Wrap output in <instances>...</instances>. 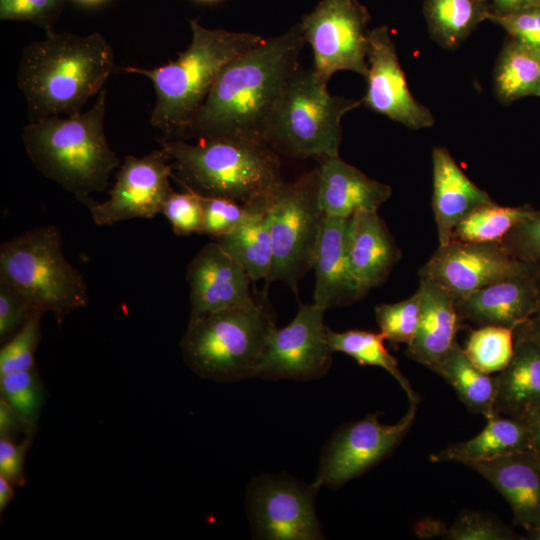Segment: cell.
Masks as SVG:
<instances>
[{
  "instance_id": "4dcf8cb0",
  "label": "cell",
  "mask_w": 540,
  "mask_h": 540,
  "mask_svg": "<svg viewBox=\"0 0 540 540\" xmlns=\"http://www.w3.org/2000/svg\"><path fill=\"white\" fill-rule=\"evenodd\" d=\"M327 340L333 352L344 353L361 366H377L386 370L402 387L410 404L419 402L420 398L401 372L398 360L385 347L386 339L381 332L358 329L336 332L327 327Z\"/></svg>"
},
{
  "instance_id": "3957f363",
  "label": "cell",
  "mask_w": 540,
  "mask_h": 540,
  "mask_svg": "<svg viewBox=\"0 0 540 540\" xmlns=\"http://www.w3.org/2000/svg\"><path fill=\"white\" fill-rule=\"evenodd\" d=\"M114 52L99 32H53L26 45L20 54L17 85L29 122L81 112L103 89L114 69Z\"/></svg>"
},
{
  "instance_id": "5b68a950",
  "label": "cell",
  "mask_w": 540,
  "mask_h": 540,
  "mask_svg": "<svg viewBox=\"0 0 540 540\" xmlns=\"http://www.w3.org/2000/svg\"><path fill=\"white\" fill-rule=\"evenodd\" d=\"M106 97L103 88L87 111L42 118L22 130V141L34 166L81 202L104 191L120 166L105 134Z\"/></svg>"
},
{
  "instance_id": "4316f807",
  "label": "cell",
  "mask_w": 540,
  "mask_h": 540,
  "mask_svg": "<svg viewBox=\"0 0 540 540\" xmlns=\"http://www.w3.org/2000/svg\"><path fill=\"white\" fill-rule=\"evenodd\" d=\"M435 373L454 388L461 402L470 411L485 418L496 413L497 377L479 370L457 340Z\"/></svg>"
},
{
  "instance_id": "ee69618b",
  "label": "cell",
  "mask_w": 540,
  "mask_h": 540,
  "mask_svg": "<svg viewBox=\"0 0 540 540\" xmlns=\"http://www.w3.org/2000/svg\"><path fill=\"white\" fill-rule=\"evenodd\" d=\"M32 440L33 436H26L19 442L0 438V475L15 486L22 487L26 484L24 466Z\"/></svg>"
},
{
  "instance_id": "277c9868",
  "label": "cell",
  "mask_w": 540,
  "mask_h": 540,
  "mask_svg": "<svg viewBox=\"0 0 540 540\" xmlns=\"http://www.w3.org/2000/svg\"><path fill=\"white\" fill-rule=\"evenodd\" d=\"M189 23L191 42L176 59L153 68H118L152 82L155 104L150 123L165 139H182L224 65L265 39L248 32L205 28L197 19Z\"/></svg>"
},
{
  "instance_id": "ffe728a7",
  "label": "cell",
  "mask_w": 540,
  "mask_h": 540,
  "mask_svg": "<svg viewBox=\"0 0 540 540\" xmlns=\"http://www.w3.org/2000/svg\"><path fill=\"white\" fill-rule=\"evenodd\" d=\"M346 248L362 297L388 278L402 256L378 212L358 211L349 217Z\"/></svg>"
},
{
  "instance_id": "e0dca14e",
  "label": "cell",
  "mask_w": 540,
  "mask_h": 540,
  "mask_svg": "<svg viewBox=\"0 0 540 540\" xmlns=\"http://www.w3.org/2000/svg\"><path fill=\"white\" fill-rule=\"evenodd\" d=\"M190 316L248 305L255 300L246 271L215 242L204 245L187 265Z\"/></svg>"
},
{
  "instance_id": "6da1fadb",
  "label": "cell",
  "mask_w": 540,
  "mask_h": 540,
  "mask_svg": "<svg viewBox=\"0 0 540 540\" xmlns=\"http://www.w3.org/2000/svg\"><path fill=\"white\" fill-rule=\"evenodd\" d=\"M305 43L297 23L232 58L219 72L182 140L218 135L263 139L277 100L300 68Z\"/></svg>"
},
{
  "instance_id": "8d00e7d4",
  "label": "cell",
  "mask_w": 540,
  "mask_h": 540,
  "mask_svg": "<svg viewBox=\"0 0 540 540\" xmlns=\"http://www.w3.org/2000/svg\"><path fill=\"white\" fill-rule=\"evenodd\" d=\"M35 311L22 328L0 350V375L29 370L36 366L35 353L41 339V318Z\"/></svg>"
},
{
  "instance_id": "2e32d148",
  "label": "cell",
  "mask_w": 540,
  "mask_h": 540,
  "mask_svg": "<svg viewBox=\"0 0 540 540\" xmlns=\"http://www.w3.org/2000/svg\"><path fill=\"white\" fill-rule=\"evenodd\" d=\"M367 89L362 103L413 130L433 126L431 110L411 94L387 26L369 32Z\"/></svg>"
},
{
  "instance_id": "f1b7e54d",
  "label": "cell",
  "mask_w": 540,
  "mask_h": 540,
  "mask_svg": "<svg viewBox=\"0 0 540 540\" xmlns=\"http://www.w3.org/2000/svg\"><path fill=\"white\" fill-rule=\"evenodd\" d=\"M423 12L431 37L444 48H455L492 12L489 0H424Z\"/></svg>"
},
{
  "instance_id": "681fc988",
  "label": "cell",
  "mask_w": 540,
  "mask_h": 540,
  "mask_svg": "<svg viewBox=\"0 0 540 540\" xmlns=\"http://www.w3.org/2000/svg\"><path fill=\"white\" fill-rule=\"evenodd\" d=\"M537 285H538V304L537 308L534 312V314L529 319L530 323L536 330V332L540 335V273L537 278Z\"/></svg>"
},
{
  "instance_id": "836d02e7",
  "label": "cell",
  "mask_w": 540,
  "mask_h": 540,
  "mask_svg": "<svg viewBox=\"0 0 540 540\" xmlns=\"http://www.w3.org/2000/svg\"><path fill=\"white\" fill-rule=\"evenodd\" d=\"M417 532L420 535H435L448 540L524 539L501 521L477 511L462 513L448 528H445L439 522H422L417 527Z\"/></svg>"
},
{
  "instance_id": "d4e9b609",
  "label": "cell",
  "mask_w": 540,
  "mask_h": 540,
  "mask_svg": "<svg viewBox=\"0 0 540 540\" xmlns=\"http://www.w3.org/2000/svg\"><path fill=\"white\" fill-rule=\"evenodd\" d=\"M418 287L422 293L421 316L406 355L435 372L456 342L461 322L448 291L424 278H420Z\"/></svg>"
},
{
  "instance_id": "bcb514c9",
  "label": "cell",
  "mask_w": 540,
  "mask_h": 540,
  "mask_svg": "<svg viewBox=\"0 0 540 540\" xmlns=\"http://www.w3.org/2000/svg\"><path fill=\"white\" fill-rule=\"evenodd\" d=\"M523 420L529 432L531 450L540 459V405L530 409Z\"/></svg>"
},
{
  "instance_id": "ab89813d",
  "label": "cell",
  "mask_w": 540,
  "mask_h": 540,
  "mask_svg": "<svg viewBox=\"0 0 540 540\" xmlns=\"http://www.w3.org/2000/svg\"><path fill=\"white\" fill-rule=\"evenodd\" d=\"M161 214L169 221L175 234H201L203 207L199 194L189 190L173 191L164 203Z\"/></svg>"
},
{
  "instance_id": "60d3db41",
  "label": "cell",
  "mask_w": 540,
  "mask_h": 540,
  "mask_svg": "<svg viewBox=\"0 0 540 540\" xmlns=\"http://www.w3.org/2000/svg\"><path fill=\"white\" fill-rule=\"evenodd\" d=\"M501 243L512 257L540 264V209L516 224Z\"/></svg>"
},
{
  "instance_id": "5bb4252c",
  "label": "cell",
  "mask_w": 540,
  "mask_h": 540,
  "mask_svg": "<svg viewBox=\"0 0 540 540\" xmlns=\"http://www.w3.org/2000/svg\"><path fill=\"white\" fill-rule=\"evenodd\" d=\"M325 309L301 305L293 320L271 334L255 377L267 380L309 381L325 376L332 365V349L324 324Z\"/></svg>"
},
{
  "instance_id": "83f0119b",
  "label": "cell",
  "mask_w": 540,
  "mask_h": 540,
  "mask_svg": "<svg viewBox=\"0 0 540 540\" xmlns=\"http://www.w3.org/2000/svg\"><path fill=\"white\" fill-rule=\"evenodd\" d=\"M494 92L503 103L540 97V50L509 38L494 70Z\"/></svg>"
},
{
  "instance_id": "7bdbcfd3",
  "label": "cell",
  "mask_w": 540,
  "mask_h": 540,
  "mask_svg": "<svg viewBox=\"0 0 540 540\" xmlns=\"http://www.w3.org/2000/svg\"><path fill=\"white\" fill-rule=\"evenodd\" d=\"M488 20L500 25L509 38L540 50V5L503 14L491 12Z\"/></svg>"
},
{
  "instance_id": "f35d334b",
  "label": "cell",
  "mask_w": 540,
  "mask_h": 540,
  "mask_svg": "<svg viewBox=\"0 0 540 540\" xmlns=\"http://www.w3.org/2000/svg\"><path fill=\"white\" fill-rule=\"evenodd\" d=\"M69 0H0V20L28 22L46 34L55 26Z\"/></svg>"
},
{
  "instance_id": "4fadbf2b",
  "label": "cell",
  "mask_w": 540,
  "mask_h": 540,
  "mask_svg": "<svg viewBox=\"0 0 540 540\" xmlns=\"http://www.w3.org/2000/svg\"><path fill=\"white\" fill-rule=\"evenodd\" d=\"M173 167L170 156L160 147L136 157L127 155L120 165L108 199L97 202L91 197L82 201L98 226H111L135 218H153L161 214L173 192L170 185Z\"/></svg>"
},
{
  "instance_id": "7402d4cb",
  "label": "cell",
  "mask_w": 540,
  "mask_h": 540,
  "mask_svg": "<svg viewBox=\"0 0 540 540\" xmlns=\"http://www.w3.org/2000/svg\"><path fill=\"white\" fill-rule=\"evenodd\" d=\"M348 219L325 215L317 244L313 303L325 310L362 298L347 255Z\"/></svg>"
},
{
  "instance_id": "74e56055",
  "label": "cell",
  "mask_w": 540,
  "mask_h": 540,
  "mask_svg": "<svg viewBox=\"0 0 540 540\" xmlns=\"http://www.w3.org/2000/svg\"><path fill=\"white\" fill-rule=\"evenodd\" d=\"M201 202L203 207L201 234L215 239L231 233L258 214L245 205L227 198L201 196Z\"/></svg>"
},
{
  "instance_id": "e575fe53",
  "label": "cell",
  "mask_w": 540,
  "mask_h": 540,
  "mask_svg": "<svg viewBox=\"0 0 540 540\" xmlns=\"http://www.w3.org/2000/svg\"><path fill=\"white\" fill-rule=\"evenodd\" d=\"M0 395L23 419L36 426L45 402L37 366L0 375Z\"/></svg>"
},
{
  "instance_id": "7a4b0ae2",
  "label": "cell",
  "mask_w": 540,
  "mask_h": 540,
  "mask_svg": "<svg viewBox=\"0 0 540 540\" xmlns=\"http://www.w3.org/2000/svg\"><path fill=\"white\" fill-rule=\"evenodd\" d=\"M159 140L171 158L174 178L185 190L227 198L254 212L269 209L284 183L279 154L263 139L218 135Z\"/></svg>"
},
{
  "instance_id": "52a82bcc",
  "label": "cell",
  "mask_w": 540,
  "mask_h": 540,
  "mask_svg": "<svg viewBox=\"0 0 540 540\" xmlns=\"http://www.w3.org/2000/svg\"><path fill=\"white\" fill-rule=\"evenodd\" d=\"M361 100L330 94L314 70L299 68L277 100L263 139L279 155L321 160L339 155L341 121Z\"/></svg>"
},
{
  "instance_id": "ac0fdd59",
  "label": "cell",
  "mask_w": 540,
  "mask_h": 540,
  "mask_svg": "<svg viewBox=\"0 0 540 540\" xmlns=\"http://www.w3.org/2000/svg\"><path fill=\"white\" fill-rule=\"evenodd\" d=\"M539 273L505 278L455 298L460 322L514 329L529 320L538 304Z\"/></svg>"
},
{
  "instance_id": "f907efd6",
  "label": "cell",
  "mask_w": 540,
  "mask_h": 540,
  "mask_svg": "<svg viewBox=\"0 0 540 540\" xmlns=\"http://www.w3.org/2000/svg\"><path fill=\"white\" fill-rule=\"evenodd\" d=\"M73 1L85 7H94V6H99L105 3L107 0H73Z\"/></svg>"
},
{
  "instance_id": "d6986e66",
  "label": "cell",
  "mask_w": 540,
  "mask_h": 540,
  "mask_svg": "<svg viewBox=\"0 0 540 540\" xmlns=\"http://www.w3.org/2000/svg\"><path fill=\"white\" fill-rule=\"evenodd\" d=\"M506 499L513 521L526 531L540 526V459L532 450L464 464Z\"/></svg>"
},
{
  "instance_id": "603a6c76",
  "label": "cell",
  "mask_w": 540,
  "mask_h": 540,
  "mask_svg": "<svg viewBox=\"0 0 540 540\" xmlns=\"http://www.w3.org/2000/svg\"><path fill=\"white\" fill-rule=\"evenodd\" d=\"M496 377V413L523 419L540 405V335L529 320L514 328L512 359Z\"/></svg>"
},
{
  "instance_id": "d590c367",
  "label": "cell",
  "mask_w": 540,
  "mask_h": 540,
  "mask_svg": "<svg viewBox=\"0 0 540 540\" xmlns=\"http://www.w3.org/2000/svg\"><path fill=\"white\" fill-rule=\"evenodd\" d=\"M422 293L419 287L415 293L396 303L378 304L375 318L380 332L391 343L409 344L414 338L421 316Z\"/></svg>"
},
{
  "instance_id": "8fae6325",
  "label": "cell",
  "mask_w": 540,
  "mask_h": 540,
  "mask_svg": "<svg viewBox=\"0 0 540 540\" xmlns=\"http://www.w3.org/2000/svg\"><path fill=\"white\" fill-rule=\"evenodd\" d=\"M318 489L287 474H262L250 482L246 510L255 537L267 540H319Z\"/></svg>"
},
{
  "instance_id": "d6a6232c",
  "label": "cell",
  "mask_w": 540,
  "mask_h": 540,
  "mask_svg": "<svg viewBox=\"0 0 540 540\" xmlns=\"http://www.w3.org/2000/svg\"><path fill=\"white\" fill-rule=\"evenodd\" d=\"M469 360L487 374L504 370L514 353V329L503 326H478L469 332L463 348Z\"/></svg>"
},
{
  "instance_id": "9a60e30c",
  "label": "cell",
  "mask_w": 540,
  "mask_h": 540,
  "mask_svg": "<svg viewBox=\"0 0 540 540\" xmlns=\"http://www.w3.org/2000/svg\"><path fill=\"white\" fill-rule=\"evenodd\" d=\"M540 271V264L512 257L501 242L471 243L451 240L438 246L419 269L429 279L458 298L496 281Z\"/></svg>"
},
{
  "instance_id": "cb8c5ba5",
  "label": "cell",
  "mask_w": 540,
  "mask_h": 540,
  "mask_svg": "<svg viewBox=\"0 0 540 540\" xmlns=\"http://www.w3.org/2000/svg\"><path fill=\"white\" fill-rule=\"evenodd\" d=\"M319 167V203L326 216L377 212L392 195L391 186L368 177L339 155L322 159Z\"/></svg>"
},
{
  "instance_id": "8992f818",
  "label": "cell",
  "mask_w": 540,
  "mask_h": 540,
  "mask_svg": "<svg viewBox=\"0 0 540 540\" xmlns=\"http://www.w3.org/2000/svg\"><path fill=\"white\" fill-rule=\"evenodd\" d=\"M275 328L270 310L256 301L189 318L180 341L182 358L206 380L227 383L255 377Z\"/></svg>"
},
{
  "instance_id": "484cf974",
  "label": "cell",
  "mask_w": 540,
  "mask_h": 540,
  "mask_svg": "<svg viewBox=\"0 0 540 540\" xmlns=\"http://www.w3.org/2000/svg\"><path fill=\"white\" fill-rule=\"evenodd\" d=\"M485 427L473 438L448 445L433 453V462L484 461L515 452L531 450L527 426L522 418L495 413L486 418Z\"/></svg>"
},
{
  "instance_id": "f6af8a7d",
  "label": "cell",
  "mask_w": 540,
  "mask_h": 540,
  "mask_svg": "<svg viewBox=\"0 0 540 540\" xmlns=\"http://www.w3.org/2000/svg\"><path fill=\"white\" fill-rule=\"evenodd\" d=\"M36 426L23 419L4 399L0 398V438H15L24 433L33 436Z\"/></svg>"
},
{
  "instance_id": "30bf717a",
  "label": "cell",
  "mask_w": 540,
  "mask_h": 540,
  "mask_svg": "<svg viewBox=\"0 0 540 540\" xmlns=\"http://www.w3.org/2000/svg\"><path fill=\"white\" fill-rule=\"evenodd\" d=\"M370 14L358 0H321L299 22L313 52L314 72L324 81L338 71L368 73Z\"/></svg>"
},
{
  "instance_id": "7dc6e473",
  "label": "cell",
  "mask_w": 540,
  "mask_h": 540,
  "mask_svg": "<svg viewBox=\"0 0 540 540\" xmlns=\"http://www.w3.org/2000/svg\"><path fill=\"white\" fill-rule=\"evenodd\" d=\"M493 13L503 14L540 5V0H489Z\"/></svg>"
},
{
  "instance_id": "f546056e",
  "label": "cell",
  "mask_w": 540,
  "mask_h": 540,
  "mask_svg": "<svg viewBox=\"0 0 540 540\" xmlns=\"http://www.w3.org/2000/svg\"><path fill=\"white\" fill-rule=\"evenodd\" d=\"M216 242L242 266L252 281L268 278L273 263L269 209L217 238Z\"/></svg>"
},
{
  "instance_id": "7c38bea8",
  "label": "cell",
  "mask_w": 540,
  "mask_h": 540,
  "mask_svg": "<svg viewBox=\"0 0 540 540\" xmlns=\"http://www.w3.org/2000/svg\"><path fill=\"white\" fill-rule=\"evenodd\" d=\"M417 404L392 425L382 424L376 414L340 427L324 446L317 476L312 483L318 490L326 485L335 489L364 474L390 456L411 429Z\"/></svg>"
},
{
  "instance_id": "816d5d0a",
  "label": "cell",
  "mask_w": 540,
  "mask_h": 540,
  "mask_svg": "<svg viewBox=\"0 0 540 540\" xmlns=\"http://www.w3.org/2000/svg\"><path fill=\"white\" fill-rule=\"evenodd\" d=\"M527 538L530 540H540V526L527 531Z\"/></svg>"
},
{
  "instance_id": "1f68e13d",
  "label": "cell",
  "mask_w": 540,
  "mask_h": 540,
  "mask_svg": "<svg viewBox=\"0 0 540 540\" xmlns=\"http://www.w3.org/2000/svg\"><path fill=\"white\" fill-rule=\"evenodd\" d=\"M534 211L529 205L502 206L496 202L480 206L454 228L451 240L471 243L502 242L510 230Z\"/></svg>"
},
{
  "instance_id": "9c48e42d",
  "label": "cell",
  "mask_w": 540,
  "mask_h": 540,
  "mask_svg": "<svg viewBox=\"0 0 540 540\" xmlns=\"http://www.w3.org/2000/svg\"><path fill=\"white\" fill-rule=\"evenodd\" d=\"M320 167L284 182L269 207L273 248L266 289L286 283L297 295L299 281L313 268L325 213L319 203Z\"/></svg>"
},
{
  "instance_id": "f5cc1de1",
  "label": "cell",
  "mask_w": 540,
  "mask_h": 540,
  "mask_svg": "<svg viewBox=\"0 0 540 540\" xmlns=\"http://www.w3.org/2000/svg\"><path fill=\"white\" fill-rule=\"evenodd\" d=\"M199 1H203V2H214V1H217V0H199Z\"/></svg>"
},
{
  "instance_id": "b9f144b4",
  "label": "cell",
  "mask_w": 540,
  "mask_h": 540,
  "mask_svg": "<svg viewBox=\"0 0 540 540\" xmlns=\"http://www.w3.org/2000/svg\"><path fill=\"white\" fill-rule=\"evenodd\" d=\"M35 312L23 294L10 282L0 277V340L14 336Z\"/></svg>"
},
{
  "instance_id": "c3c4849f",
  "label": "cell",
  "mask_w": 540,
  "mask_h": 540,
  "mask_svg": "<svg viewBox=\"0 0 540 540\" xmlns=\"http://www.w3.org/2000/svg\"><path fill=\"white\" fill-rule=\"evenodd\" d=\"M14 486L8 479L0 475V513L6 509L8 504L15 498Z\"/></svg>"
},
{
  "instance_id": "ba28073f",
  "label": "cell",
  "mask_w": 540,
  "mask_h": 540,
  "mask_svg": "<svg viewBox=\"0 0 540 540\" xmlns=\"http://www.w3.org/2000/svg\"><path fill=\"white\" fill-rule=\"evenodd\" d=\"M0 277L13 284L33 311L51 313L60 326L89 304L84 276L65 257L60 230L40 226L0 247Z\"/></svg>"
},
{
  "instance_id": "44dd1931",
  "label": "cell",
  "mask_w": 540,
  "mask_h": 540,
  "mask_svg": "<svg viewBox=\"0 0 540 540\" xmlns=\"http://www.w3.org/2000/svg\"><path fill=\"white\" fill-rule=\"evenodd\" d=\"M432 210L439 246L447 245L456 225L474 209L495 201L459 167L445 147L432 150Z\"/></svg>"
}]
</instances>
